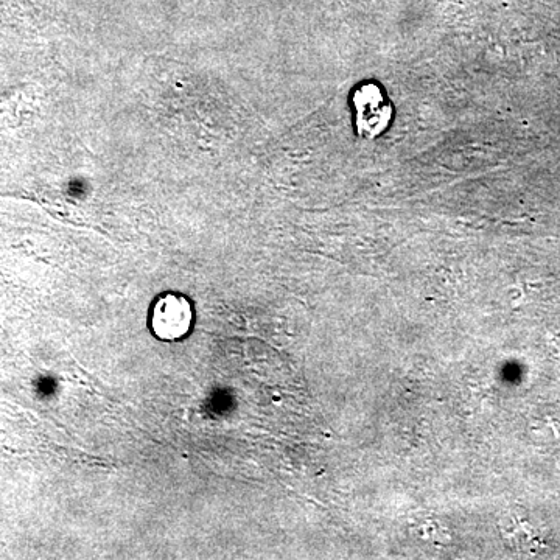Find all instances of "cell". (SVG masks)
Listing matches in <instances>:
<instances>
[{
    "label": "cell",
    "instance_id": "obj_1",
    "mask_svg": "<svg viewBox=\"0 0 560 560\" xmlns=\"http://www.w3.org/2000/svg\"><path fill=\"white\" fill-rule=\"evenodd\" d=\"M151 332L162 341L182 340L193 326V307L186 296L164 293L151 308Z\"/></svg>",
    "mask_w": 560,
    "mask_h": 560
}]
</instances>
